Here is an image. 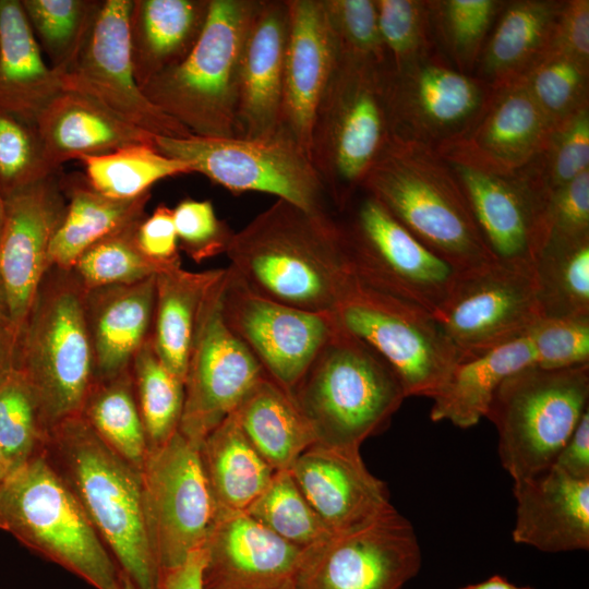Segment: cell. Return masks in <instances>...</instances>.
Wrapping results in <instances>:
<instances>
[{
    "instance_id": "cell-1",
    "label": "cell",
    "mask_w": 589,
    "mask_h": 589,
    "mask_svg": "<svg viewBox=\"0 0 589 589\" xmlns=\"http://www.w3.org/2000/svg\"><path fill=\"white\" fill-rule=\"evenodd\" d=\"M229 268L253 292L312 313H334L354 283L335 215L276 200L233 236Z\"/></svg>"
},
{
    "instance_id": "cell-2",
    "label": "cell",
    "mask_w": 589,
    "mask_h": 589,
    "mask_svg": "<svg viewBox=\"0 0 589 589\" xmlns=\"http://www.w3.org/2000/svg\"><path fill=\"white\" fill-rule=\"evenodd\" d=\"M43 454L60 476L120 570L137 589H158L141 472L111 450L79 414L51 428Z\"/></svg>"
},
{
    "instance_id": "cell-3",
    "label": "cell",
    "mask_w": 589,
    "mask_h": 589,
    "mask_svg": "<svg viewBox=\"0 0 589 589\" xmlns=\"http://www.w3.org/2000/svg\"><path fill=\"white\" fill-rule=\"evenodd\" d=\"M360 191L375 197L457 272H472L496 261L450 164L437 152L392 136Z\"/></svg>"
},
{
    "instance_id": "cell-4",
    "label": "cell",
    "mask_w": 589,
    "mask_h": 589,
    "mask_svg": "<svg viewBox=\"0 0 589 589\" xmlns=\"http://www.w3.org/2000/svg\"><path fill=\"white\" fill-rule=\"evenodd\" d=\"M290 395L317 443L358 449L384 431L407 398L387 362L336 316L329 336Z\"/></svg>"
},
{
    "instance_id": "cell-5",
    "label": "cell",
    "mask_w": 589,
    "mask_h": 589,
    "mask_svg": "<svg viewBox=\"0 0 589 589\" xmlns=\"http://www.w3.org/2000/svg\"><path fill=\"white\" fill-rule=\"evenodd\" d=\"M84 299L71 269L50 266L17 332L14 366L32 388L45 435L81 414L95 382Z\"/></svg>"
},
{
    "instance_id": "cell-6",
    "label": "cell",
    "mask_w": 589,
    "mask_h": 589,
    "mask_svg": "<svg viewBox=\"0 0 589 589\" xmlns=\"http://www.w3.org/2000/svg\"><path fill=\"white\" fill-rule=\"evenodd\" d=\"M261 0H209L191 52L141 89L168 117L202 137H236L240 64Z\"/></svg>"
},
{
    "instance_id": "cell-7",
    "label": "cell",
    "mask_w": 589,
    "mask_h": 589,
    "mask_svg": "<svg viewBox=\"0 0 589 589\" xmlns=\"http://www.w3.org/2000/svg\"><path fill=\"white\" fill-rule=\"evenodd\" d=\"M0 529L95 589H120V568L43 452L0 482Z\"/></svg>"
},
{
    "instance_id": "cell-8",
    "label": "cell",
    "mask_w": 589,
    "mask_h": 589,
    "mask_svg": "<svg viewBox=\"0 0 589 589\" xmlns=\"http://www.w3.org/2000/svg\"><path fill=\"white\" fill-rule=\"evenodd\" d=\"M386 65L340 58L317 107L310 159L341 212L392 137Z\"/></svg>"
},
{
    "instance_id": "cell-9",
    "label": "cell",
    "mask_w": 589,
    "mask_h": 589,
    "mask_svg": "<svg viewBox=\"0 0 589 589\" xmlns=\"http://www.w3.org/2000/svg\"><path fill=\"white\" fill-rule=\"evenodd\" d=\"M588 410L589 364L532 365L503 381L484 418L496 429L503 468L517 481L551 468Z\"/></svg>"
},
{
    "instance_id": "cell-10",
    "label": "cell",
    "mask_w": 589,
    "mask_h": 589,
    "mask_svg": "<svg viewBox=\"0 0 589 589\" xmlns=\"http://www.w3.org/2000/svg\"><path fill=\"white\" fill-rule=\"evenodd\" d=\"M335 218L347 263L361 284L440 316L459 272L365 192Z\"/></svg>"
},
{
    "instance_id": "cell-11",
    "label": "cell",
    "mask_w": 589,
    "mask_h": 589,
    "mask_svg": "<svg viewBox=\"0 0 589 589\" xmlns=\"http://www.w3.org/2000/svg\"><path fill=\"white\" fill-rule=\"evenodd\" d=\"M334 315L387 362L406 397L432 399L462 360L432 313L358 279Z\"/></svg>"
},
{
    "instance_id": "cell-12",
    "label": "cell",
    "mask_w": 589,
    "mask_h": 589,
    "mask_svg": "<svg viewBox=\"0 0 589 589\" xmlns=\"http://www.w3.org/2000/svg\"><path fill=\"white\" fill-rule=\"evenodd\" d=\"M166 156L188 163L232 193L263 192L313 214L329 199L310 157L281 132L267 137H154Z\"/></svg>"
},
{
    "instance_id": "cell-13",
    "label": "cell",
    "mask_w": 589,
    "mask_h": 589,
    "mask_svg": "<svg viewBox=\"0 0 589 589\" xmlns=\"http://www.w3.org/2000/svg\"><path fill=\"white\" fill-rule=\"evenodd\" d=\"M385 87L392 136L435 152L468 132L495 92L438 48L399 70L386 67Z\"/></svg>"
},
{
    "instance_id": "cell-14",
    "label": "cell",
    "mask_w": 589,
    "mask_h": 589,
    "mask_svg": "<svg viewBox=\"0 0 589 589\" xmlns=\"http://www.w3.org/2000/svg\"><path fill=\"white\" fill-rule=\"evenodd\" d=\"M141 477L147 533L161 577L204 545L217 506L200 447L179 431L148 452Z\"/></svg>"
},
{
    "instance_id": "cell-15",
    "label": "cell",
    "mask_w": 589,
    "mask_h": 589,
    "mask_svg": "<svg viewBox=\"0 0 589 589\" xmlns=\"http://www.w3.org/2000/svg\"><path fill=\"white\" fill-rule=\"evenodd\" d=\"M421 561L411 522L393 506L304 549L293 589H401Z\"/></svg>"
},
{
    "instance_id": "cell-16",
    "label": "cell",
    "mask_w": 589,
    "mask_h": 589,
    "mask_svg": "<svg viewBox=\"0 0 589 589\" xmlns=\"http://www.w3.org/2000/svg\"><path fill=\"white\" fill-rule=\"evenodd\" d=\"M227 267L209 289L196 323L184 378L179 432L200 447L266 374L225 321Z\"/></svg>"
},
{
    "instance_id": "cell-17",
    "label": "cell",
    "mask_w": 589,
    "mask_h": 589,
    "mask_svg": "<svg viewBox=\"0 0 589 589\" xmlns=\"http://www.w3.org/2000/svg\"><path fill=\"white\" fill-rule=\"evenodd\" d=\"M132 0H103L73 61L58 75L63 89L83 94L153 136L193 135L164 113L136 83L130 55Z\"/></svg>"
},
{
    "instance_id": "cell-18",
    "label": "cell",
    "mask_w": 589,
    "mask_h": 589,
    "mask_svg": "<svg viewBox=\"0 0 589 589\" xmlns=\"http://www.w3.org/2000/svg\"><path fill=\"white\" fill-rule=\"evenodd\" d=\"M542 317L533 266L496 260L459 273L437 321L465 360L527 336Z\"/></svg>"
},
{
    "instance_id": "cell-19",
    "label": "cell",
    "mask_w": 589,
    "mask_h": 589,
    "mask_svg": "<svg viewBox=\"0 0 589 589\" xmlns=\"http://www.w3.org/2000/svg\"><path fill=\"white\" fill-rule=\"evenodd\" d=\"M221 309L226 323L264 373L289 394L329 336L334 313H312L266 299L227 267Z\"/></svg>"
},
{
    "instance_id": "cell-20",
    "label": "cell",
    "mask_w": 589,
    "mask_h": 589,
    "mask_svg": "<svg viewBox=\"0 0 589 589\" xmlns=\"http://www.w3.org/2000/svg\"><path fill=\"white\" fill-rule=\"evenodd\" d=\"M450 166L493 256L506 264L533 266L549 239L552 194L530 166L513 176Z\"/></svg>"
},
{
    "instance_id": "cell-21",
    "label": "cell",
    "mask_w": 589,
    "mask_h": 589,
    "mask_svg": "<svg viewBox=\"0 0 589 589\" xmlns=\"http://www.w3.org/2000/svg\"><path fill=\"white\" fill-rule=\"evenodd\" d=\"M4 207L0 274L17 334L51 266V242L67 211L62 179L55 172L4 197Z\"/></svg>"
},
{
    "instance_id": "cell-22",
    "label": "cell",
    "mask_w": 589,
    "mask_h": 589,
    "mask_svg": "<svg viewBox=\"0 0 589 589\" xmlns=\"http://www.w3.org/2000/svg\"><path fill=\"white\" fill-rule=\"evenodd\" d=\"M203 548V589H293L304 553L243 510L218 509Z\"/></svg>"
},
{
    "instance_id": "cell-23",
    "label": "cell",
    "mask_w": 589,
    "mask_h": 589,
    "mask_svg": "<svg viewBox=\"0 0 589 589\" xmlns=\"http://www.w3.org/2000/svg\"><path fill=\"white\" fill-rule=\"evenodd\" d=\"M554 129L517 83L495 89L473 127L437 153L450 164L513 176L542 153Z\"/></svg>"
},
{
    "instance_id": "cell-24",
    "label": "cell",
    "mask_w": 589,
    "mask_h": 589,
    "mask_svg": "<svg viewBox=\"0 0 589 589\" xmlns=\"http://www.w3.org/2000/svg\"><path fill=\"white\" fill-rule=\"evenodd\" d=\"M289 33L279 130L309 157L315 113L339 53L322 0H287Z\"/></svg>"
},
{
    "instance_id": "cell-25",
    "label": "cell",
    "mask_w": 589,
    "mask_h": 589,
    "mask_svg": "<svg viewBox=\"0 0 589 589\" xmlns=\"http://www.w3.org/2000/svg\"><path fill=\"white\" fill-rule=\"evenodd\" d=\"M289 471L332 533L358 527L393 507L386 483L369 471L358 448L315 443Z\"/></svg>"
},
{
    "instance_id": "cell-26",
    "label": "cell",
    "mask_w": 589,
    "mask_h": 589,
    "mask_svg": "<svg viewBox=\"0 0 589 589\" xmlns=\"http://www.w3.org/2000/svg\"><path fill=\"white\" fill-rule=\"evenodd\" d=\"M288 33L287 0H261L241 57L237 137H267L279 130Z\"/></svg>"
},
{
    "instance_id": "cell-27",
    "label": "cell",
    "mask_w": 589,
    "mask_h": 589,
    "mask_svg": "<svg viewBox=\"0 0 589 589\" xmlns=\"http://www.w3.org/2000/svg\"><path fill=\"white\" fill-rule=\"evenodd\" d=\"M516 543L542 552L589 549V480L551 467L514 481Z\"/></svg>"
},
{
    "instance_id": "cell-28",
    "label": "cell",
    "mask_w": 589,
    "mask_h": 589,
    "mask_svg": "<svg viewBox=\"0 0 589 589\" xmlns=\"http://www.w3.org/2000/svg\"><path fill=\"white\" fill-rule=\"evenodd\" d=\"M155 276L131 284L85 289V318L95 382L128 371L137 351L151 337Z\"/></svg>"
},
{
    "instance_id": "cell-29",
    "label": "cell",
    "mask_w": 589,
    "mask_h": 589,
    "mask_svg": "<svg viewBox=\"0 0 589 589\" xmlns=\"http://www.w3.org/2000/svg\"><path fill=\"white\" fill-rule=\"evenodd\" d=\"M45 159L53 172L71 160L132 144H152L153 135L118 118L92 98L68 89L36 117Z\"/></svg>"
},
{
    "instance_id": "cell-30",
    "label": "cell",
    "mask_w": 589,
    "mask_h": 589,
    "mask_svg": "<svg viewBox=\"0 0 589 589\" xmlns=\"http://www.w3.org/2000/svg\"><path fill=\"white\" fill-rule=\"evenodd\" d=\"M563 3L564 0L505 1L473 74L493 89L520 83L552 51Z\"/></svg>"
},
{
    "instance_id": "cell-31",
    "label": "cell",
    "mask_w": 589,
    "mask_h": 589,
    "mask_svg": "<svg viewBox=\"0 0 589 589\" xmlns=\"http://www.w3.org/2000/svg\"><path fill=\"white\" fill-rule=\"evenodd\" d=\"M208 10L209 0H132L129 44L140 87L191 52Z\"/></svg>"
},
{
    "instance_id": "cell-32",
    "label": "cell",
    "mask_w": 589,
    "mask_h": 589,
    "mask_svg": "<svg viewBox=\"0 0 589 589\" xmlns=\"http://www.w3.org/2000/svg\"><path fill=\"white\" fill-rule=\"evenodd\" d=\"M45 61L21 0H0V107L36 120L62 91Z\"/></svg>"
},
{
    "instance_id": "cell-33",
    "label": "cell",
    "mask_w": 589,
    "mask_h": 589,
    "mask_svg": "<svg viewBox=\"0 0 589 589\" xmlns=\"http://www.w3.org/2000/svg\"><path fill=\"white\" fill-rule=\"evenodd\" d=\"M536 365L527 336L460 361L432 398L430 418L468 429L485 417L497 387L517 371Z\"/></svg>"
},
{
    "instance_id": "cell-34",
    "label": "cell",
    "mask_w": 589,
    "mask_h": 589,
    "mask_svg": "<svg viewBox=\"0 0 589 589\" xmlns=\"http://www.w3.org/2000/svg\"><path fill=\"white\" fill-rule=\"evenodd\" d=\"M243 433L275 470H289L317 443L292 396L268 376L260 380L233 411Z\"/></svg>"
},
{
    "instance_id": "cell-35",
    "label": "cell",
    "mask_w": 589,
    "mask_h": 589,
    "mask_svg": "<svg viewBox=\"0 0 589 589\" xmlns=\"http://www.w3.org/2000/svg\"><path fill=\"white\" fill-rule=\"evenodd\" d=\"M223 272H190L179 264L155 276L152 341L163 363L183 383L202 305Z\"/></svg>"
},
{
    "instance_id": "cell-36",
    "label": "cell",
    "mask_w": 589,
    "mask_h": 589,
    "mask_svg": "<svg viewBox=\"0 0 589 589\" xmlns=\"http://www.w3.org/2000/svg\"><path fill=\"white\" fill-rule=\"evenodd\" d=\"M67 211L50 247V265L70 271L89 247L143 219L151 197L147 192L132 200H116L96 191L75 176L63 180Z\"/></svg>"
},
{
    "instance_id": "cell-37",
    "label": "cell",
    "mask_w": 589,
    "mask_h": 589,
    "mask_svg": "<svg viewBox=\"0 0 589 589\" xmlns=\"http://www.w3.org/2000/svg\"><path fill=\"white\" fill-rule=\"evenodd\" d=\"M200 455L217 510H243L276 472L250 443L232 412L201 443Z\"/></svg>"
},
{
    "instance_id": "cell-38",
    "label": "cell",
    "mask_w": 589,
    "mask_h": 589,
    "mask_svg": "<svg viewBox=\"0 0 589 589\" xmlns=\"http://www.w3.org/2000/svg\"><path fill=\"white\" fill-rule=\"evenodd\" d=\"M81 416L111 450L142 472L148 444L131 369L113 378L94 382Z\"/></svg>"
},
{
    "instance_id": "cell-39",
    "label": "cell",
    "mask_w": 589,
    "mask_h": 589,
    "mask_svg": "<svg viewBox=\"0 0 589 589\" xmlns=\"http://www.w3.org/2000/svg\"><path fill=\"white\" fill-rule=\"evenodd\" d=\"M87 182L101 194L116 200H132L147 192L154 183L193 172L182 160L166 156L152 144H132L116 151L80 159Z\"/></svg>"
},
{
    "instance_id": "cell-40",
    "label": "cell",
    "mask_w": 589,
    "mask_h": 589,
    "mask_svg": "<svg viewBox=\"0 0 589 589\" xmlns=\"http://www.w3.org/2000/svg\"><path fill=\"white\" fill-rule=\"evenodd\" d=\"M533 269L543 317L589 315V240L548 242Z\"/></svg>"
},
{
    "instance_id": "cell-41",
    "label": "cell",
    "mask_w": 589,
    "mask_h": 589,
    "mask_svg": "<svg viewBox=\"0 0 589 589\" xmlns=\"http://www.w3.org/2000/svg\"><path fill=\"white\" fill-rule=\"evenodd\" d=\"M130 369L149 452L179 430L184 383L163 363L152 337L137 351Z\"/></svg>"
},
{
    "instance_id": "cell-42",
    "label": "cell",
    "mask_w": 589,
    "mask_h": 589,
    "mask_svg": "<svg viewBox=\"0 0 589 589\" xmlns=\"http://www.w3.org/2000/svg\"><path fill=\"white\" fill-rule=\"evenodd\" d=\"M504 4L500 0H429L434 40L458 71L473 74Z\"/></svg>"
},
{
    "instance_id": "cell-43",
    "label": "cell",
    "mask_w": 589,
    "mask_h": 589,
    "mask_svg": "<svg viewBox=\"0 0 589 589\" xmlns=\"http://www.w3.org/2000/svg\"><path fill=\"white\" fill-rule=\"evenodd\" d=\"M49 65L59 74L77 55L103 0H21Z\"/></svg>"
},
{
    "instance_id": "cell-44",
    "label": "cell",
    "mask_w": 589,
    "mask_h": 589,
    "mask_svg": "<svg viewBox=\"0 0 589 589\" xmlns=\"http://www.w3.org/2000/svg\"><path fill=\"white\" fill-rule=\"evenodd\" d=\"M553 128L589 109V63L551 51L520 82Z\"/></svg>"
},
{
    "instance_id": "cell-45",
    "label": "cell",
    "mask_w": 589,
    "mask_h": 589,
    "mask_svg": "<svg viewBox=\"0 0 589 589\" xmlns=\"http://www.w3.org/2000/svg\"><path fill=\"white\" fill-rule=\"evenodd\" d=\"M285 541L308 549L332 534L310 505L289 470L276 471L245 510Z\"/></svg>"
},
{
    "instance_id": "cell-46",
    "label": "cell",
    "mask_w": 589,
    "mask_h": 589,
    "mask_svg": "<svg viewBox=\"0 0 589 589\" xmlns=\"http://www.w3.org/2000/svg\"><path fill=\"white\" fill-rule=\"evenodd\" d=\"M142 220L99 240L79 256L71 271L86 290L136 283L170 267L141 251L136 231Z\"/></svg>"
},
{
    "instance_id": "cell-47",
    "label": "cell",
    "mask_w": 589,
    "mask_h": 589,
    "mask_svg": "<svg viewBox=\"0 0 589 589\" xmlns=\"http://www.w3.org/2000/svg\"><path fill=\"white\" fill-rule=\"evenodd\" d=\"M44 438L32 388L14 366L0 377V447L12 470L39 454Z\"/></svg>"
},
{
    "instance_id": "cell-48",
    "label": "cell",
    "mask_w": 589,
    "mask_h": 589,
    "mask_svg": "<svg viewBox=\"0 0 589 589\" xmlns=\"http://www.w3.org/2000/svg\"><path fill=\"white\" fill-rule=\"evenodd\" d=\"M36 120L0 107V194L7 197L50 175Z\"/></svg>"
},
{
    "instance_id": "cell-49",
    "label": "cell",
    "mask_w": 589,
    "mask_h": 589,
    "mask_svg": "<svg viewBox=\"0 0 589 589\" xmlns=\"http://www.w3.org/2000/svg\"><path fill=\"white\" fill-rule=\"evenodd\" d=\"M386 67L399 70L437 48L429 0H375Z\"/></svg>"
},
{
    "instance_id": "cell-50",
    "label": "cell",
    "mask_w": 589,
    "mask_h": 589,
    "mask_svg": "<svg viewBox=\"0 0 589 589\" xmlns=\"http://www.w3.org/2000/svg\"><path fill=\"white\" fill-rule=\"evenodd\" d=\"M340 58L386 65L375 0H322Z\"/></svg>"
},
{
    "instance_id": "cell-51",
    "label": "cell",
    "mask_w": 589,
    "mask_h": 589,
    "mask_svg": "<svg viewBox=\"0 0 589 589\" xmlns=\"http://www.w3.org/2000/svg\"><path fill=\"white\" fill-rule=\"evenodd\" d=\"M530 167L551 194L589 170V109L555 128Z\"/></svg>"
},
{
    "instance_id": "cell-52",
    "label": "cell",
    "mask_w": 589,
    "mask_h": 589,
    "mask_svg": "<svg viewBox=\"0 0 589 589\" xmlns=\"http://www.w3.org/2000/svg\"><path fill=\"white\" fill-rule=\"evenodd\" d=\"M542 369L589 364V315L542 317L527 334Z\"/></svg>"
},
{
    "instance_id": "cell-53",
    "label": "cell",
    "mask_w": 589,
    "mask_h": 589,
    "mask_svg": "<svg viewBox=\"0 0 589 589\" xmlns=\"http://www.w3.org/2000/svg\"><path fill=\"white\" fill-rule=\"evenodd\" d=\"M172 216L179 248L195 263L226 252L235 231L217 217L211 201L184 199Z\"/></svg>"
},
{
    "instance_id": "cell-54",
    "label": "cell",
    "mask_w": 589,
    "mask_h": 589,
    "mask_svg": "<svg viewBox=\"0 0 589 589\" xmlns=\"http://www.w3.org/2000/svg\"><path fill=\"white\" fill-rule=\"evenodd\" d=\"M584 240H589V170L553 192L549 204L548 242Z\"/></svg>"
},
{
    "instance_id": "cell-55",
    "label": "cell",
    "mask_w": 589,
    "mask_h": 589,
    "mask_svg": "<svg viewBox=\"0 0 589 589\" xmlns=\"http://www.w3.org/2000/svg\"><path fill=\"white\" fill-rule=\"evenodd\" d=\"M136 240L141 251L155 263L163 266L181 264L172 208L165 204H159L152 215L143 218Z\"/></svg>"
},
{
    "instance_id": "cell-56",
    "label": "cell",
    "mask_w": 589,
    "mask_h": 589,
    "mask_svg": "<svg viewBox=\"0 0 589 589\" xmlns=\"http://www.w3.org/2000/svg\"><path fill=\"white\" fill-rule=\"evenodd\" d=\"M552 51L589 63V1L564 0Z\"/></svg>"
},
{
    "instance_id": "cell-57",
    "label": "cell",
    "mask_w": 589,
    "mask_h": 589,
    "mask_svg": "<svg viewBox=\"0 0 589 589\" xmlns=\"http://www.w3.org/2000/svg\"><path fill=\"white\" fill-rule=\"evenodd\" d=\"M552 467L578 480H589V410L556 455Z\"/></svg>"
},
{
    "instance_id": "cell-58",
    "label": "cell",
    "mask_w": 589,
    "mask_h": 589,
    "mask_svg": "<svg viewBox=\"0 0 589 589\" xmlns=\"http://www.w3.org/2000/svg\"><path fill=\"white\" fill-rule=\"evenodd\" d=\"M204 548L193 551L178 567L164 573L158 589H203Z\"/></svg>"
},
{
    "instance_id": "cell-59",
    "label": "cell",
    "mask_w": 589,
    "mask_h": 589,
    "mask_svg": "<svg viewBox=\"0 0 589 589\" xmlns=\"http://www.w3.org/2000/svg\"><path fill=\"white\" fill-rule=\"evenodd\" d=\"M17 334L12 326L0 324V377L14 368Z\"/></svg>"
},
{
    "instance_id": "cell-60",
    "label": "cell",
    "mask_w": 589,
    "mask_h": 589,
    "mask_svg": "<svg viewBox=\"0 0 589 589\" xmlns=\"http://www.w3.org/2000/svg\"><path fill=\"white\" fill-rule=\"evenodd\" d=\"M461 589H532V588L518 587L500 576H493L485 581L474 584V585H469Z\"/></svg>"
},
{
    "instance_id": "cell-61",
    "label": "cell",
    "mask_w": 589,
    "mask_h": 589,
    "mask_svg": "<svg viewBox=\"0 0 589 589\" xmlns=\"http://www.w3.org/2000/svg\"><path fill=\"white\" fill-rule=\"evenodd\" d=\"M0 324L12 326L10 305L4 281L0 274Z\"/></svg>"
},
{
    "instance_id": "cell-62",
    "label": "cell",
    "mask_w": 589,
    "mask_h": 589,
    "mask_svg": "<svg viewBox=\"0 0 589 589\" xmlns=\"http://www.w3.org/2000/svg\"><path fill=\"white\" fill-rule=\"evenodd\" d=\"M11 471L12 467L0 447V482L3 481Z\"/></svg>"
},
{
    "instance_id": "cell-63",
    "label": "cell",
    "mask_w": 589,
    "mask_h": 589,
    "mask_svg": "<svg viewBox=\"0 0 589 589\" xmlns=\"http://www.w3.org/2000/svg\"><path fill=\"white\" fill-rule=\"evenodd\" d=\"M4 220H5L4 199L0 194V241H1V238H2V233H3Z\"/></svg>"
},
{
    "instance_id": "cell-64",
    "label": "cell",
    "mask_w": 589,
    "mask_h": 589,
    "mask_svg": "<svg viewBox=\"0 0 589 589\" xmlns=\"http://www.w3.org/2000/svg\"><path fill=\"white\" fill-rule=\"evenodd\" d=\"M120 589H137L135 585L121 572Z\"/></svg>"
}]
</instances>
